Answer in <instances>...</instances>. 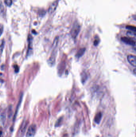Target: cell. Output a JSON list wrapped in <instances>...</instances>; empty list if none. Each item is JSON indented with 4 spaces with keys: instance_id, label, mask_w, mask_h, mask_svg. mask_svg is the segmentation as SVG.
I'll list each match as a JSON object with an SVG mask.
<instances>
[{
    "instance_id": "obj_13",
    "label": "cell",
    "mask_w": 136,
    "mask_h": 137,
    "mask_svg": "<svg viewBox=\"0 0 136 137\" xmlns=\"http://www.w3.org/2000/svg\"><path fill=\"white\" fill-rule=\"evenodd\" d=\"M5 3L6 5L9 6V7H10V6H11L12 3H13L12 0H5Z\"/></svg>"
},
{
    "instance_id": "obj_14",
    "label": "cell",
    "mask_w": 136,
    "mask_h": 137,
    "mask_svg": "<svg viewBox=\"0 0 136 137\" xmlns=\"http://www.w3.org/2000/svg\"><path fill=\"white\" fill-rule=\"evenodd\" d=\"M3 31H4L3 25L2 24H0V37L3 33Z\"/></svg>"
},
{
    "instance_id": "obj_2",
    "label": "cell",
    "mask_w": 136,
    "mask_h": 137,
    "mask_svg": "<svg viewBox=\"0 0 136 137\" xmlns=\"http://www.w3.org/2000/svg\"><path fill=\"white\" fill-rule=\"evenodd\" d=\"M29 122L27 120H24L22 123L19 129V135L21 137H23L25 135L27 130Z\"/></svg>"
},
{
    "instance_id": "obj_10",
    "label": "cell",
    "mask_w": 136,
    "mask_h": 137,
    "mask_svg": "<svg viewBox=\"0 0 136 137\" xmlns=\"http://www.w3.org/2000/svg\"><path fill=\"white\" fill-rule=\"evenodd\" d=\"M85 48H82L81 49L78 51V52L77 53L76 56L77 57V58H79L81 57L83 55V54L84 53V52H85Z\"/></svg>"
},
{
    "instance_id": "obj_3",
    "label": "cell",
    "mask_w": 136,
    "mask_h": 137,
    "mask_svg": "<svg viewBox=\"0 0 136 137\" xmlns=\"http://www.w3.org/2000/svg\"><path fill=\"white\" fill-rule=\"evenodd\" d=\"M80 27L78 24L75 23L73 25V27L71 31V34L72 37L74 38L76 37L80 31Z\"/></svg>"
},
{
    "instance_id": "obj_8",
    "label": "cell",
    "mask_w": 136,
    "mask_h": 137,
    "mask_svg": "<svg viewBox=\"0 0 136 137\" xmlns=\"http://www.w3.org/2000/svg\"><path fill=\"white\" fill-rule=\"evenodd\" d=\"M32 38L31 35H29L28 37V42H29V45H28V49L27 51V55L30 53V51L32 49Z\"/></svg>"
},
{
    "instance_id": "obj_5",
    "label": "cell",
    "mask_w": 136,
    "mask_h": 137,
    "mask_svg": "<svg viewBox=\"0 0 136 137\" xmlns=\"http://www.w3.org/2000/svg\"><path fill=\"white\" fill-rule=\"evenodd\" d=\"M58 4V1H56L52 3L48 9V13L51 14L53 13L56 11Z\"/></svg>"
},
{
    "instance_id": "obj_15",
    "label": "cell",
    "mask_w": 136,
    "mask_h": 137,
    "mask_svg": "<svg viewBox=\"0 0 136 137\" xmlns=\"http://www.w3.org/2000/svg\"><path fill=\"white\" fill-rule=\"evenodd\" d=\"M15 67V71L16 73H18L19 72V67L17 66V65H15L14 67Z\"/></svg>"
},
{
    "instance_id": "obj_4",
    "label": "cell",
    "mask_w": 136,
    "mask_h": 137,
    "mask_svg": "<svg viewBox=\"0 0 136 137\" xmlns=\"http://www.w3.org/2000/svg\"><path fill=\"white\" fill-rule=\"evenodd\" d=\"M121 40L122 41L127 44L133 46H135L136 42L132 38L123 37L121 38Z\"/></svg>"
},
{
    "instance_id": "obj_11",
    "label": "cell",
    "mask_w": 136,
    "mask_h": 137,
    "mask_svg": "<svg viewBox=\"0 0 136 137\" xmlns=\"http://www.w3.org/2000/svg\"><path fill=\"white\" fill-rule=\"evenodd\" d=\"M5 41L4 40H2L1 44L0 45V52L1 53L3 51L4 47H5Z\"/></svg>"
},
{
    "instance_id": "obj_1",
    "label": "cell",
    "mask_w": 136,
    "mask_h": 137,
    "mask_svg": "<svg viewBox=\"0 0 136 137\" xmlns=\"http://www.w3.org/2000/svg\"><path fill=\"white\" fill-rule=\"evenodd\" d=\"M37 127L34 124L31 125L28 129L26 133V137H34L36 133Z\"/></svg>"
},
{
    "instance_id": "obj_7",
    "label": "cell",
    "mask_w": 136,
    "mask_h": 137,
    "mask_svg": "<svg viewBox=\"0 0 136 137\" xmlns=\"http://www.w3.org/2000/svg\"><path fill=\"white\" fill-rule=\"evenodd\" d=\"M102 113L101 112H99L97 113L95 116L94 118V121L97 124H99L101 122V118H102Z\"/></svg>"
},
{
    "instance_id": "obj_6",
    "label": "cell",
    "mask_w": 136,
    "mask_h": 137,
    "mask_svg": "<svg viewBox=\"0 0 136 137\" xmlns=\"http://www.w3.org/2000/svg\"><path fill=\"white\" fill-rule=\"evenodd\" d=\"M127 60L131 65L136 67V57L134 55H128L127 56Z\"/></svg>"
},
{
    "instance_id": "obj_12",
    "label": "cell",
    "mask_w": 136,
    "mask_h": 137,
    "mask_svg": "<svg viewBox=\"0 0 136 137\" xmlns=\"http://www.w3.org/2000/svg\"><path fill=\"white\" fill-rule=\"evenodd\" d=\"M126 28L129 30L135 32H136V27L132 26H127Z\"/></svg>"
},
{
    "instance_id": "obj_9",
    "label": "cell",
    "mask_w": 136,
    "mask_h": 137,
    "mask_svg": "<svg viewBox=\"0 0 136 137\" xmlns=\"http://www.w3.org/2000/svg\"><path fill=\"white\" fill-rule=\"evenodd\" d=\"M22 99H23V94H21V96H20V100L19 101V103H18V105L17 106V108H16V112L15 113V115H14V119H15V117H16V115L18 113V110H19V108L20 107V105H21V104L22 101Z\"/></svg>"
},
{
    "instance_id": "obj_16",
    "label": "cell",
    "mask_w": 136,
    "mask_h": 137,
    "mask_svg": "<svg viewBox=\"0 0 136 137\" xmlns=\"http://www.w3.org/2000/svg\"><path fill=\"white\" fill-rule=\"evenodd\" d=\"M1 4H0V9H1Z\"/></svg>"
}]
</instances>
